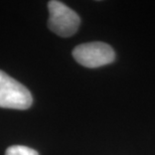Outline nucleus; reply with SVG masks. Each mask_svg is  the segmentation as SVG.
<instances>
[{
    "mask_svg": "<svg viewBox=\"0 0 155 155\" xmlns=\"http://www.w3.org/2000/svg\"><path fill=\"white\" fill-rule=\"evenodd\" d=\"M48 7L49 11L48 28L63 38L75 35L81 23L79 15L69 6L57 0L49 1Z\"/></svg>",
    "mask_w": 155,
    "mask_h": 155,
    "instance_id": "f03ea898",
    "label": "nucleus"
},
{
    "mask_svg": "<svg viewBox=\"0 0 155 155\" xmlns=\"http://www.w3.org/2000/svg\"><path fill=\"white\" fill-rule=\"evenodd\" d=\"M32 105V96L26 87L0 71V108L26 110Z\"/></svg>",
    "mask_w": 155,
    "mask_h": 155,
    "instance_id": "f257e3e1",
    "label": "nucleus"
},
{
    "mask_svg": "<svg viewBox=\"0 0 155 155\" xmlns=\"http://www.w3.org/2000/svg\"><path fill=\"white\" fill-rule=\"evenodd\" d=\"M73 57L80 64L94 69L113 63L115 51L108 43L94 41L76 46L73 51Z\"/></svg>",
    "mask_w": 155,
    "mask_h": 155,
    "instance_id": "7ed1b4c3",
    "label": "nucleus"
},
{
    "mask_svg": "<svg viewBox=\"0 0 155 155\" xmlns=\"http://www.w3.org/2000/svg\"><path fill=\"white\" fill-rule=\"evenodd\" d=\"M5 155H38V151L27 146L13 145V146H10L6 149Z\"/></svg>",
    "mask_w": 155,
    "mask_h": 155,
    "instance_id": "20e7f679",
    "label": "nucleus"
}]
</instances>
